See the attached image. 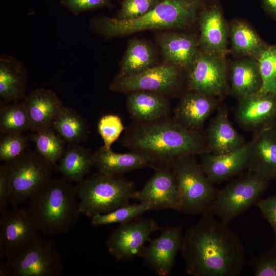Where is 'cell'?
<instances>
[{
  "mask_svg": "<svg viewBox=\"0 0 276 276\" xmlns=\"http://www.w3.org/2000/svg\"><path fill=\"white\" fill-rule=\"evenodd\" d=\"M180 251L193 276H238L247 262L239 236L211 214L186 230Z\"/></svg>",
  "mask_w": 276,
  "mask_h": 276,
  "instance_id": "6da1fadb",
  "label": "cell"
},
{
  "mask_svg": "<svg viewBox=\"0 0 276 276\" xmlns=\"http://www.w3.org/2000/svg\"><path fill=\"white\" fill-rule=\"evenodd\" d=\"M123 144L132 151L151 156L156 166L170 165L180 156L209 152L205 133L188 129L168 118L136 122L127 130Z\"/></svg>",
  "mask_w": 276,
  "mask_h": 276,
  "instance_id": "7a4b0ae2",
  "label": "cell"
},
{
  "mask_svg": "<svg viewBox=\"0 0 276 276\" xmlns=\"http://www.w3.org/2000/svg\"><path fill=\"white\" fill-rule=\"evenodd\" d=\"M203 0H161L152 10L135 19L121 20L105 16L93 18V31L107 38L147 30L183 29L196 22Z\"/></svg>",
  "mask_w": 276,
  "mask_h": 276,
  "instance_id": "3957f363",
  "label": "cell"
},
{
  "mask_svg": "<svg viewBox=\"0 0 276 276\" xmlns=\"http://www.w3.org/2000/svg\"><path fill=\"white\" fill-rule=\"evenodd\" d=\"M28 201L26 209L45 237L68 232L81 214L76 187L63 177H51Z\"/></svg>",
  "mask_w": 276,
  "mask_h": 276,
  "instance_id": "277c9868",
  "label": "cell"
},
{
  "mask_svg": "<svg viewBox=\"0 0 276 276\" xmlns=\"http://www.w3.org/2000/svg\"><path fill=\"white\" fill-rule=\"evenodd\" d=\"M80 213L91 218L129 204L136 191L122 176L98 172L75 186Z\"/></svg>",
  "mask_w": 276,
  "mask_h": 276,
  "instance_id": "5b68a950",
  "label": "cell"
},
{
  "mask_svg": "<svg viewBox=\"0 0 276 276\" xmlns=\"http://www.w3.org/2000/svg\"><path fill=\"white\" fill-rule=\"evenodd\" d=\"M196 155L180 156L170 165L180 195L179 212L203 216L210 214L219 190L207 177Z\"/></svg>",
  "mask_w": 276,
  "mask_h": 276,
  "instance_id": "8992f818",
  "label": "cell"
},
{
  "mask_svg": "<svg viewBox=\"0 0 276 276\" xmlns=\"http://www.w3.org/2000/svg\"><path fill=\"white\" fill-rule=\"evenodd\" d=\"M62 269L53 242L40 237L0 263V276H58Z\"/></svg>",
  "mask_w": 276,
  "mask_h": 276,
  "instance_id": "52a82bcc",
  "label": "cell"
},
{
  "mask_svg": "<svg viewBox=\"0 0 276 276\" xmlns=\"http://www.w3.org/2000/svg\"><path fill=\"white\" fill-rule=\"evenodd\" d=\"M269 184V181L255 173L247 171L240 174L219 190L210 214L229 224L256 204Z\"/></svg>",
  "mask_w": 276,
  "mask_h": 276,
  "instance_id": "ba28073f",
  "label": "cell"
},
{
  "mask_svg": "<svg viewBox=\"0 0 276 276\" xmlns=\"http://www.w3.org/2000/svg\"><path fill=\"white\" fill-rule=\"evenodd\" d=\"M3 165L9 180L10 203L13 207L28 200L51 177L53 168L36 152L25 153Z\"/></svg>",
  "mask_w": 276,
  "mask_h": 276,
  "instance_id": "9c48e42d",
  "label": "cell"
},
{
  "mask_svg": "<svg viewBox=\"0 0 276 276\" xmlns=\"http://www.w3.org/2000/svg\"><path fill=\"white\" fill-rule=\"evenodd\" d=\"M181 70L177 66L164 63L155 65L133 76L118 75L110 83L109 89L122 93L137 90L150 91L167 96L181 86L183 80Z\"/></svg>",
  "mask_w": 276,
  "mask_h": 276,
  "instance_id": "30bf717a",
  "label": "cell"
},
{
  "mask_svg": "<svg viewBox=\"0 0 276 276\" xmlns=\"http://www.w3.org/2000/svg\"><path fill=\"white\" fill-rule=\"evenodd\" d=\"M188 89L215 97L222 96L227 88V66L225 55L199 50L187 71Z\"/></svg>",
  "mask_w": 276,
  "mask_h": 276,
  "instance_id": "8fae6325",
  "label": "cell"
},
{
  "mask_svg": "<svg viewBox=\"0 0 276 276\" xmlns=\"http://www.w3.org/2000/svg\"><path fill=\"white\" fill-rule=\"evenodd\" d=\"M159 229L157 222L149 218H137L120 224L108 236L105 245L116 260L126 261L140 257L151 234Z\"/></svg>",
  "mask_w": 276,
  "mask_h": 276,
  "instance_id": "7c38bea8",
  "label": "cell"
},
{
  "mask_svg": "<svg viewBox=\"0 0 276 276\" xmlns=\"http://www.w3.org/2000/svg\"><path fill=\"white\" fill-rule=\"evenodd\" d=\"M40 235L26 208L6 210L0 218V258L6 259Z\"/></svg>",
  "mask_w": 276,
  "mask_h": 276,
  "instance_id": "4fadbf2b",
  "label": "cell"
},
{
  "mask_svg": "<svg viewBox=\"0 0 276 276\" xmlns=\"http://www.w3.org/2000/svg\"><path fill=\"white\" fill-rule=\"evenodd\" d=\"M155 173L132 198L147 204L151 210L171 209L179 211L180 204L177 182L170 165L153 167Z\"/></svg>",
  "mask_w": 276,
  "mask_h": 276,
  "instance_id": "5bb4252c",
  "label": "cell"
},
{
  "mask_svg": "<svg viewBox=\"0 0 276 276\" xmlns=\"http://www.w3.org/2000/svg\"><path fill=\"white\" fill-rule=\"evenodd\" d=\"M181 228L182 225L165 227L158 237L150 239L140 256L144 264L158 276L168 275L174 266L181 246Z\"/></svg>",
  "mask_w": 276,
  "mask_h": 276,
  "instance_id": "9a60e30c",
  "label": "cell"
},
{
  "mask_svg": "<svg viewBox=\"0 0 276 276\" xmlns=\"http://www.w3.org/2000/svg\"><path fill=\"white\" fill-rule=\"evenodd\" d=\"M197 20L200 31L199 50L225 55L229 27L219 3L214 1L209 5L204 3Z\"/></svg>",
  "mask_w": 276,
  "mask_h": 276,
  "instance_id": "2e32d148",
  "label": "cell"
},
{
  "mask_svg": "<svg viewBox=\"0 0 276 276\" xmlns=\"http://www.w3.org/2000/svg\"><path fill=\"white\" fill-rule=\"evenodd\" d=\"M252 145V139L225 154H200V164L210 181L218 184L241 174L247 169Z\"/></svg>",
  "mask_w": 276,
  "mask_h": 276,
  "instance_id": "e0dca14e",
  "label": "cell"
},
{
  "mask_svg": "<svg viewBox=\"0 0 276 276\" xmlns=\"http://www.w3.org/2000/svg\"><path fill=\"white\" fill-rule=\"evenodd\" d=\"M248 160L247 171L270 181L276 179V121L257 130Z\"/></svg>",
  "mask_w": 276,
  "mask_h": 276,
  "instance_id": "ac0fdd59",
  "label": "cell"
},
{
  "mask_svg": "<svg viewBox=\"0 0 276 276\" xmlns=\"http://www.w3.org/2000/svg\"><path fill=\"white\" fill-rule=\"evenodd\" d=\"M236 119L240 126L256 130L276 121V94L258 92L238 99Z\"/></svg>",
  "mask_w": 276,
  "mask_h": 276,
  "instance_id": "d6986e66",
  "label": "cell"
},
{
  "mask_svg": "<svg viewBox=\"0 0 276 276\" xmlns=\"http://www.w3.org/2000/svg\"><path fill=\"white\" fill-rule=\"evenodd\" d=\"M156 40L165 63L186 71L199 50L198 37L194 33L163 32Z\"/></svg>",
  "mask_w": 276,
  "mask_h": 276,
  "instance_id": "ffe728a7",
  "label": "cell"
},
{
  "mask_svg": "<svg viewBox=\"0 0 276 276\" xmlns=\"http://www.w3.org/2000/svg\"><path fill=\"white\" fill-rule=\"evenodd\" d=\"M218 105L216 97L188 89L174 110L173 119L188 129L201 131Z\"/></svg>",
  "mask_w": 276,
  "mask_h": 276,
  "instance_id": "44dd1931",
  "label": "cell"
},
{
  "mask_svg": "<svg viewBox=\"0 0 276 276\" xmlns=\"http://www.w3.org/2000/svg\"><path fill=\"white\" fill-rule=\"evenodd\" d=\"M93 166L98 172L112 175L122 176L125 173L147 167H154L155 160L143 152L132 151L116 153L103 146L93 154Z\"/></svg>",
  "mask_w": 276,
  "mask_h": 276,
  "instance_id": "7402d4cb",
  "label": "cell"
},
{
  "mask_svg": "<svg viewBox=\"0 0 276 276\" xmlns=\"http://www.w3.org/2000/svg\"><path fill=\"white\" fill-rule=\"evenodd\" d=\"M28 113L33 131L52 127L53 122L63 107L57 95L49 89L33 90L21 102Z\"/></svg>",
  "mask_w": 276,
  "mask_h": 276,
  "instance_id": "603a6c76",
  "label": "cell"
},
{
  "mask_svg": "<svg viewBox=\"0 0 276 276\" xmlns=\"http://www.w3.org/2000/svg\"><path fill=\"white\" fill-rule=\"evenodd\" d=\"M227 109L220 108L205 133L209 152L223 154L234 151L245 143L244 137L228 119Z\"/></svg>",
  "mask_w": 276,
  "mask_h": 276,
  "instance_id": "cb8c5ba5",
  "label": "cell"
},
{
  "mask_svg": "<svg viewBox=\"0 0 276 276\" xmlns=\"http://www.w3.org/2000/svg\"><path fill=\"white\" fill-rule=\"evenodd\" d=\"M126 105L129 114L137 122L168 118L171 109L170 102L166 96L146 90L128 93Z\"/></svg>",
  "mask_w": 276,
  "mask_h": 276,
  "instance_id": "d4e9b609",
  "label": "cell"
},
{
  "mask_svg": "<svg viewBox=\"0 0 276 276\" xmlns=\"http://www.w3.org/2000/svg\"><path fill=\"white\" fill-rule=\"evenodd\" d=\"M27 71L25 65L14 57L2 55L0 57V97L7 102L23 100L26 96Z\"/></svg>",
  "mask_w": 276,
  "mask_h": 276,
  "instance_id": "484cf974",
  "label": "cell"
},
{
  "mask_svg": "<svg viewBox=\"0 0 276 276\" xmlns=\"http://www.w3.org/2000/svg\"><path fill=\"white\" fill-rule=\"evenodd\" d=\"M231 92L238 99L258 93L262 79L256 58L242 57L234 61L229 75Z\"/></svg>",
  "mask_w": 276,
  "mask_h": 276,
  "instance_id": "4316f807",
  "label": "cell"
},
{
  "mask_svg": "<svg viewBox=\"0 0 276 276\" xmlns=\"http://www.w3.org/2000/svg\"><path fill=\"white\" fill-rule=\"evenodd\" d=\"M157 52L148 41L133 38L129 40L120 63L118 75L131 76L139 74L156 64Z\"/></svg>",
  "mask_w": 276,
  "mask_h": 276,
  "instance_id": "83f0119b",
  "label": "cell"
},
{
  "mask_svg": "<svg viewBox=\"0 0 276 276\" xmlns=\"http://www.w3.org/2000/svg\"><path fill=\"white\" fill-rule=\"evenodd\" d=\"M229 38L234 53L257 59L268 44L245 20L234 18L228 23Z\"/></svg>",
  "mask_w": 276,
  "mask_h": 276,
  "instance_id": "f1b7e54d",
  "label": "cell"
},
{
  "mask_svg": "<svg viewBox=\"0 0 276 276\" xmlns=\"http://www.w3.org/2000/svg\"><path fill=\"white\" fill-rule=\"evenodd\" d=\"M58 171L62 177L72 182H79L93 166V154L87 148L78 144H69L58 161Z\"/></svg>",
  "mask_w": 276,
  "mask_h": 276,
  "instance_id": "f546056e",
  "label": "cell"
},
{
  "mask_svg": "<svg viewBox=\"0 0 276 276\" xmlns=\"http://www.w3.org/2000/svg\"><path fill=\"white\" fill-rule=\"evenodd\" d=\"M52 127L69 144H78L87 136L88 127L85 119L75 110L63 107Z\"/></svg>",
  "mask_w": 276,
  "mask_h": 276,
  "instance_id": "4dcf8cb0",
  "label": "cell"
},
{
  "mask_svg": "<svg viewBox=\"0 0 276 276\" xmlns=\"http://www.w3.org/2000/svg\"><path fill=\"white\" fill-rule=\"evenodd\" d=\"M36 152L53 166L65 150V142L52 128L35 131L31 136Z\"/></svg>",
  "mask_w": 276,
  "mask_h": 276,
  "instance_id": "1f68e13d",
  "label": "cell"
},
{
  "mask_svg": "<svg viewBox=\"0 0 276 276\" xmlns=\"http://www.w3.org/2000/svg\"><path fill=\"white\" fill-rule=\"evenodd\" d=\"M1 133L22 134L31 129L30 120L22 103L3 106L0 112Z\"/></svg>",
  "mask_w": 276,
  "mask_h": 276,
  "instance_id": "d6a6232c",
  "label": "cell"
},
{
  "mask_svg": "<svg viewBox=\"0 0 276 276\" xmlns=\"http://www.w3.org/2000/svg\"><path fill=\"white\" fill-rule=\"evenodd\" d=\"M151 210L150 207L146 203H129L109 213L94 216L90 218L91 223L95 226L116 223L123 224L135 219L146 212Z\"/></svg>",
  "mask_w": 276,
  "mask_h": 276,
  "instance_id": "836d02e7",
  "label": "cell"
},
{
  "mask_svg": "<svg viewBox=\"0 0 276 276\" xmlns=\"http://www.w3.org/2000/svg\"><path fill=\"white\" fill-rule=\"evenodd\" d=\"M256 59L262 79L258 92L276 94V44L268 45Z\"/></svg>",
  "mask_w": 276,
  "mask_h": 276,
  "instance_id": "e575fe53",
  "label": "cell"
},
{
  "mask_svg": "<svg viewBox=\"0 0 276 276\" xmlns=\"http://www.w3.org/2000/svg\"><path fill=\"white\" fill-rule=\"evenodd\" d=\"M124 128L122 120L118 116L108 114L102 116L98 124V131L103 141V147L110 149Z\"/></svg>",
  "mask_w": 276,
  "mask_h": 276,
  "instance_id": "d590c367",
  "label": "cell"
},
{
  "mask_svg": "<svg viewBox=\"0 0 276 276\" xmlns=\"http://www.w3.org/2000/svg\"><path fill=\"white\" fill-rule=\"evenodd\" d=\"M28 138L22 134H7L0 141L1 160L8 162L24 154Z\"/></svg>",
  "mask_w": 276,
  "mask_h": 276,
  "instance_id": "8d00e7d4",
  "label": "cell"
},
{
  "mask_svg": "<svg viewBox=\"0 0 276 276\" xmlns=\"http://www.w3.org/2000/svg\"><path fill=\"white\" fill-rule=\"evenodd\" d=\"M161 0H122L117 18L121 20L135 19L146 14Z\"/></svg>",
  "mask_w": 276,
  "mask_h": 276,
  "instance_id": "74e56055",
  "label": "cell"
},
{
  "mask_svg": "<svg viewBox=\"0 0 276 276\" xmlns=\"http://www.w3.org/2000/svg\"><path fill=\"white\" fill-rule=\"evenodd\" d=\"M248 263L255 276H276V245L254 257Z\"/></svg>",
  "mask_w": 276,
  "mask_h": 276,
  "instance_id": "f35d334b",
  "label": "cell"
},
{
  "mask_svg": "<svg viewBox=\"0 0 276 276\" xmlns=\"http://www.w3.org/2000/svg\"><path fill=\"white\" fill-rule=\"evenodd\" d=\"M60 4L75 15L86 11L112 7L110 0H61Z\"/></svg>",
  "mask_w": 276,
  "mask_h": 276,
  "instance_id": "ab89813d",
  "label": "cell"
},
{
  "mask_svg": "<svg viewBox=\"0 0 276 276\" xmlns=\"http://www.w3.org/2000/svg\"><path fill=\"white\" fill-rule=\"evenodd\" d=\"M261 214L271 226L276 245V192L272 196L260 199L256 203Z\"/></svg>",
  "mask_w": 276,
  "mask_h": 276,
  "instance_id": "60d3db41",
  "label": "cell"
},
{
  "mask_svg": "<svg viewBox=\"0 0 276 276\" xmlns=\"http://www.w3.org/2000/svg\"><path fill=\"white\" fill-rule=\"evenodd\" d=\"M11 189L9 178L4 165L0 167V213L7 210L10 202Z\"/></svg>",
  "mask_w": 276,
  "mask_h": 276,
  "instance_id": "b9f144b4",
  "label": "cell"
},
{
  "mask_svg": "<svg viewBox=\"0 0 276 276\" xmlns=\"http://www.w3.org/2000/svg\"><path fill=\"white\" fill-rule=\"evenodd\" d=\"M264 11L273 20H276V0H260Z\"/></svg>",
  "mask_w": 276,
  "mask_h": 276,
  "instance_id": "7bdbcfd3",
  "label": "cell"
}]
</instances>
